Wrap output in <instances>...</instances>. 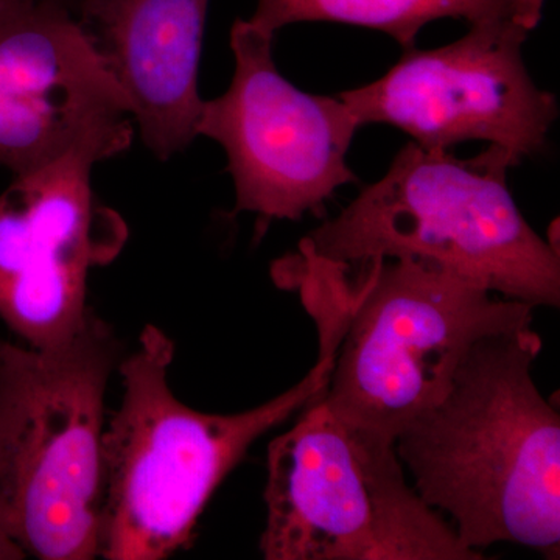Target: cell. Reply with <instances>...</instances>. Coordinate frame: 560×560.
<instances>
[{
  "label": "cell",
  "instance_id": "obj_8",
  "mask_svg": "<svg viewBox=\"0 0 560 560\" xmlns=\"http://www.w3.org/2000/svg\"><path fill=\"white\" fill-rule=\"evenodd\" d=\"M534 28L493 20L433 50H404L388 73L338 97L361 127L399 128L423 149L451 150L482 140L521 164L540 153L558 119V101L530 79L523 44Z\"/></svg>",
  "mask_w": 560,
  "mask_h": 560
},
{
  "label": "cell",
  "instance_id": "obj_7",
  "mask_svg": "<svg viewBox=\"0 0 560 560\" xmlns=\"http://www.w3.org/2000/svg\"><path fill=\"white\" fill-rule=\"evenodd\" d=\"M272 40L246 20L234 22L230 90L202 102L197 125L198 136L226 151L232 215L256 213L260 234L272 220L323 217L335 191L359 180L348 164L359 120L340 97L293 86L276 68Z\"/></svg>",
  "mask_w": 560,
  "mask_h": 560
},
{
  "label": "cell",
  "instance_id": "obj_2",
  "mask_svg": "<svg viewBox=\"0 0 560 560\" xmlns=\"http://www.w3.org/2000/svg\"><path fill=\"white\" fill-rule=\"evenodd\" d=\"M540 350L533 327L481 338L397 436L416 492L470 550L511 541L558 558L560 418L533 378Z\"/></svg>",
  "mask_w": 560,
  "mask_h": 560
},
{
  "label": "cell",
  "instance_id": "obj_14",
  "mask_svg": "<svg viewBox=\"0 0 560 560\" xmlns=\"http://www.w3.org/2000/svg\"><path fill=\"white\" fill-rule=\"evenodd\" d=\"M70 2H75V0H70Z\"/></svg>",
  "mask_w": 560,
  "mask_h": 560
},
{
  "label": "cell",
  "instance_id": "obj_9",
  "mask_svg": "<svg viewBox=\"0 0 560 560\" xmlns=\"http://www.w3.org/2000/svg\"><path fill=\"white\" fill-rule=\"evenodd\" d=\"M132 106L70 0H0V165L22 175L75 150L131 147Z\"/></svg>",
  "mask_w": 560,
  "mask_h": 560
},
{
  "label": "cell",
  "instance_id": "obj_6",
  "mask_svg": "<svg viewBox=\"0 0 560 560\" xmlns=\"http://www.w3.org/2000/svg\"><path fill=\"white\" fill-rule=\"evenodd\" d=\"M268 447L267 560H478L405 480L396 444L318 397Z\"/></svg>",
  "mask_w": 560,
  "mask_h": 560
},
{
  "label": "cell",
  "instance_id": "obj_11",
  "mask_svg": "<svg viewBox=\"0 0 560 560\" xmlns=\"http://www.w3.org/2000/svg\"><path fill=\"white\" fill-rule=\"evenodd\" d=\"M209 0H77V16L130 97L140 138L161 161L197 138Z\"/></svg>",
  "mask_w": 560,
  "mask_h": 560
},
{
  "label": "cell",
  "instance_id": "obj_4",
  "mask_svg": "<svg viewBox=\"0 0 560 560\" xmlns=\"http://www.w3.org/2000/svg\"><path fill=\"white\" fill-rule=\"evenodd\" d=\"M517 161L489 145L470 160L408 142L377 183L300 243V256L335 265L416 259L447 268L508 300L559 307V249L512 198Z\"/></svg>",
  "mask_w": 560,
  "mask_h": 560
},
{
  "label": "cell",
  "instance_id": "obj_12",
  "mask_svg": "<svg viewBox=\"0 0 560 560\" xmlns=\"http://www.w3.org/2000/svg\"><path fill=\"white\" fill-rule=\"evenodd\" d=\"M547 0H257L246 20L254 31L275 38L298 22H340L386 33L401 49L416 47L419 32L438 20H464L469 25L512 20L536 28Z\"/></svg>",
  "mask_w": 560,
  "mask_h": 560
},
{
  "label": "cell",
  "instance_id": "obj_13",
  "mask_svg": "<svg viewBox=\"0 0 560 560\" xmlns=\"http://www.w3.org/2000/svg\"><path fill=\"white\" fill-rule=\"evenodd\" d=\"M25 558L27 556L11 540L9 533L3 528L2 518H0V560H20Z\"/></svg>",
  "mask_w": 560,
  "mask_h": 560
},
{
  "label": "cell",
  "instance_id": "obj_3",
  "mask_svg": "<svg viewBox=\"0 0 560 560\" xmlns=\"http://www.w3.org/2000/svg\"><path fill=\"white\" fill-rule=\"evenodd\" d=\"M173 357L171 338L147 326L117 368L124 397L103 433V559L161 560L186 547L221 481L254 442L323 393L334 360L320 352L298 385L260 407L208 415L173 394Z\"/></svg>",
  "mask_w": 560,
  "mask_h": 560
},
{
  "label": "cell",
  "instance_id": "obj_1",
  "mask_svg": "<svg viewBox=\"0 0 560 560\" xmlns=\"http://www.w3.org/2000/svg\"><path fill=\"white\" fill-rule=\"evenodd\" d=\"M279 285L298 289L334 350L318 399L349 425L396 444L436 405L475 342L533 324V305L501 300L440 265L374 259L335 265L300 254L276 261Z\"/></svg>",
  "mask_w": 560,
  "mask_h": 560
},
{
  "label": "cell",
  "instance_id": "obj_5",
  "mask_svg": "<svg viewBox=\"0 0 560 560\" xmlns=\"http://www.w3.org/2000/svg\"><path fill=\"white\" fill-rule=\"evenodd\" d=\"M121 355L94 311L54 348L0 340V518L25 556H98L105 394Z\"/></svg>",
  "mask_w": 560,
  "mask_h": 560
},
{
  "label": "cell",
  "instance_id": "obj_10",
  "mask_svg": "<svg viewBox=\"0 0 560 560\" xmlns=\"http://www.w3.org/2000/svg\"><path fill=\"white\" fill-rule=\"evenodd\" d=\"M94 150L70 151L14 176L0 194V319L36 349L86 320L88 279L119 256L128 226L92 189Z\"/></svg>",
  "mask_w": 560,
  "mask_h": 560
}]
</instances>
